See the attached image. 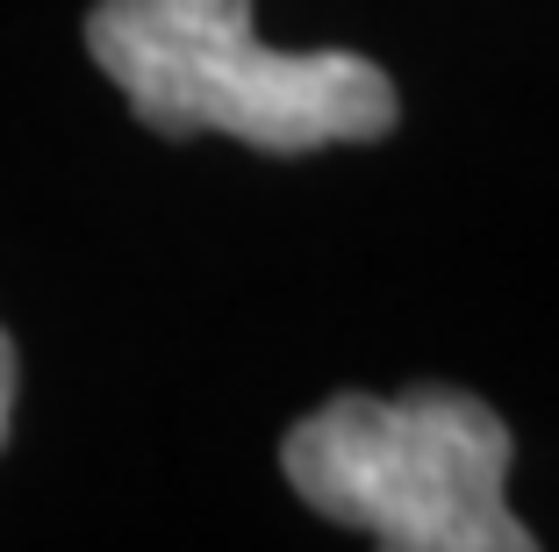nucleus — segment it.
Returning <instances> with one entry per match:
<instances>
[{"mask_svg":"<svg viewBox=\"0 0 559 552\" xmlns=\"http://www.w3.org/2000/svg\"><path fill=\"white\" fill-rule=\"evenodd\" d=\"M94 66L158 137H237L259 151L373 144L402 122L395 80L359 50H273L251 0H94Z\"/></svg>","mask_w":559,"mask_h":552,"instance_id":"1","label":"nucleus"},{"mask_svg":"<svg viewBox=\"0 0 559 552\" xmlns=\"http://www.w3.org/2000/svg\"><path fill=\"white\" fill-rule=\"evenodd\" d=\"M516 438L480 395H330L280 438V467L309 509L388 552H531L502 503Z\"/></svg>","mask_w":559,"mask_h":552,"instance_id":"2","label":"nucleus"},{"mask_svg":"<svg viewBox=\"0 0 559 552\" xmlns=\"http://www.w3.org/2000/svg\"><path fill=\"white\" fill-rule=\"evenodd\" d=\"M15 380H22V359H15V338L0 330V453H8V423H15Z\"/></svg>","mask_w":559,"mask_h":552,"instance_id":"3","label":"nucleus"}]
</instances>
